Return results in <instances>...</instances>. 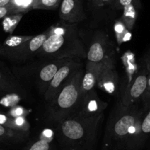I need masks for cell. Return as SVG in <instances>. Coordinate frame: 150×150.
<instances>
[{
    "label": "cell",
    "mask_w": 150,
    "mask_h": 150,
    "mask_svg": "<svg viewBox=\"0 0 150 150\" xmlns=\"http://www.w3.org/2000/svg\"><path fill=\"white\" fill-rule=\"evenodd\" d=\"M145 110L119 101L108 122L102 150L141 149L146 142L141 128Z\"/></svg>",
    "instance_id": "1"
},
{
    "label": "cell",
    "mask_w": 150,
    "mask_h": 150,
    "mask_svg": "<svg viewBox=\"0 0 150 150\" xmlns=\"http://www.w3.org/2000/svg\"><path fill=\"white\" fill-rule=\"evenodd\" d=\"M50 35L36 54L38 58L84 59L87 51L77 24L61 21L49 28Z\"/></svg>",
    "instance_id": "2"
},
{
    "label": "cell",
    "mask_w": 150,
    "mask_h": 150,
    "mask_svg": "<svg viewBox=\"0 0 150 150\" xmlns=\"http://www.w3.org/2000/svg\"><path fill=\"white\" fill-rule=\"evenodd\" d=\"M104 114L84 118L73 116L58 122L57 139L63 150H93Z\"/></svg>",
    "instance_id": "3"
},
{
    "label": "cell",
    "mask_w": 150,
    "mask_h": 150,
    "mask_svg": "<svg viewBox=\"0 0 150 150\" xmlns=\"http://www.w3.org/2000/svg\"><path fill=\"white\" fill-rule=\"evenodd\" d=\"M84 69H79L55 96L48 108V116L54 122L77 115L81 108L83 96L81 83Z\"/></svg>",
    "instance_id": "4"
},
{
    "label": "cell",
    "mask_w": 150,
    "mask_h": 150,
    "mask_svg": "<svg viewBox=\"0 0 150 150\" xmlns=\"http://www.w3.org/2000/svg\"><path fill=\"white\" fill-rule=\"evenodd\" d=\"M70 59L39 58L18 69V74L27 83L33 84L44 95L58 69Z\"/></svg>",
    "instance_id": "5"
},
{
    "label": "cell",
    "mask_w": 150,
    "mask_h": 150,
    "mask_svg": "<svg viewBox=\"0 0 150 150\" xmlns=\"http://www.w3.org/2000/svg\"><path fill=\"white\" fill-rule=\"evenodd\" d=\"M149 71L145 63L141 70L132 78V80L122 87L120 93L119 102L127 107L136 105L141 100L146 90L148 80Z\"/></svg>",
    "instance_id": "6"
},
{
    "label": "cell",
    "mask_w": 150,
    "mask_h": 150,
    "mask_svg": "<svg viewBox=\"0 0 150 150\" xmlns=\"http://www.w3.org/2000/svg\"><path fill=\"white\" fill-rule=\"evenodd\" d=\"M83 66V63L81 62V59H70L58 69L44 94V97L47 103L50 104L52 102L63 86Z\"/></svg>",
    "instance_id": "7"
},
{
    "label": "cell",
    "mask_w": 150,
    "mask_h": 150,
    "mask_svg": "<svg viewBox=\"0 0 150 150\" xmlns=\"http://www.w3.org/2000/svg\"><path fill=\"white\" fill-rule=\"evenodd\" d=\"M119 74L116 68V56L112 54L103 63L96 86L108 94H117L119 89Z\"/></svg>",
    "instance_id": "8"
},
{
    "label": "cell",
    "mask_w": 150,
    "mask_h": 150,
    "mask_svg": "<svg viewBox=\"0 0 150 150\" xmlns=\"http://www.w3.org/2000/svg\"><path fill=\"white\" fill-rule=\"evenodd\" d=\"M112 54L115 53L108 35L102 31L96 32L87 51V61L103 63Z\"/></svg>",
    "instance_id": "9"
},
{
    "label": "cell",
    "mask_w": 150,
    "mask_h": 150,
    "mask_svg": "<svg viewBox=\"0 0 150 150\" xmlns=\"http://www.w3.org/2000/svg\"><path fill=\"white\" fill-rule=\"evenodd\" d=\"M49 35L50 30L48 29L45 32L38 35H33L32 38L28 40L20 47L18 51L11 59V61L16 63H25L28 60H32L33 57H35L38 52L42 47Z\"/></svg>",
    "instance_id": "10"
},
{
    "label": "cell",
    "mask_w": 150,
    "mask_h": 150,
    "mask_svg": "<svg viewBox=\"0 0 150 150\" xmlns=\"http://www.w3.org/2000/svg\"><path fill=\"white\" fill-rule=\"evenodd\" d=\"M59 16L61 21L77 24L86 19L82 0H62Z\"/></svg>",
    "instance_id": "11"
},
{
    "label": "cell",
    "mask_w": 150,
    "mask_h": 150,
    "mask_svg": "<svg viewBox=\"0 0 150 150\" xmlns=\"http://www.w3.org/2000/svg\"><path fill=\"white\" fill-rule=\"evenodd\" d=\"M108 107V103L103 102L99 98L94 90L86 94L83 97L81 108L75 116L84 118L96 117L101 114H104V111Z\"/></svg>",
    "instance_id": "12"
},
{
    "label": "cell",
    "mask_w": 150,
    "mask_h": 150,
    "mask_svg": "<svg viewBox=\"0 0 150 150\" xmlns=\"http://www.w3.org/2000/svg\"><path fill=\"white\" fill-rule=\"evenodd\" d=\"M0 91L27 96V93L8 69L0 66Z\"/></svg>",
    "instance_id": "13"
},
{
    "label": "cell",
    "mask_w": 150,
    "mask_h": 150,
    "mask_svg": "<svg viewBox=\"0 0 150 150\" xmlns=\"http://www.w3.org/2000/svg\"><path fill=\"white\" fill-rule=\"evenodd\" d=\"M102 66V63H95L87 61L81 83V90L83 97L94 90Z\"/></svg>",
    "instance_id": "14"
},
{
    "label": "cell",
    "mask_w": 150,
    "mask_h": 150,
    "mask_svg": "<svg viewBox=\"0 0 150 150\" xmlns=\"http://www.w3.org/2000/svg\"><path fill=\"white\" fill-rule=\"evenodd\" d=\"M33 35H11L8 37L2 45H0V56L11 60L20 47Z\"/></svg>",
    "instance_id": "15"
},
{
    "label": "cell",
    "mask_w": 150,
    "mask_h": 150,
    "mask_svg": "<svg viewBox=\"0 0 150 150\" xmlns=\"http://www.w3.org/2000/svg\"><path fill=\"white\" fill-rule=\"evenodd\" d=\"M29 133L10 129L0 124V141L6 143H19L25 141Z\"/></svg>",
    "instance_id": "16"
},
{
    "label": "cell",
    "mask_w": 150,
    "mask_h": 150,
    "mask_svg": "<svg viewBox=\"0 0 150 150\" xmlns=\"http://www.w3.org/2000/svg\"><path fill=\"white\" fill-rule=\"evenodd\" d=\"M52 138V131L50 129H44L41 133L39 138L32 143L25 150H51Z\"/></svg>",
    "instance_id": "17"
},
{
    "label": "cell",
    "mask_w": 150,
    "mask_h": 150,
    "mask_svg": "<svg viewBox=\"0 0 150 150\" xmlns=\"http://www.w3.org/2000/svg\"><path fill=\"white\" fill-rule=\"evenodd\" d=\"M122 11L123 14L120 19L124 23L127 29L130 31L133 28L138 16L137 8L134 5H130L125 7Z\"/></svg>",
    "instance_id": "18"
},
{
    "label": "cell",
    "mask_w": 150,
    "mask_h": 150,
    "mask_svg": "<svg viewBox=\"0 0 150 150\" xmlns=\"http://www.w3.org/2000/svg\"><path fill=\"white\" fill-rule=\"evenodd\" d=\"M24 14V13H20L11 14L5 17L2 21V28L4 31L11 35L12 34L21 20L22 19Z\"/></svg>",
    "instance_id": "19"
},
{
    "label": "cell",
    "mask_w": 150,
    "mask_h": 150,
    "mask_svg": "<svg viewBox=\"0 0 150 150\" xmlns=\"http://www.w3.org/2000/svg\"><path fill=\"white\" fill-rule=\"evenodd\" d=\"M114 30L116 33V38L119 45L125 41H129L130 38V33L127 29L122 20L119 19L116 21L114 24Z\"/></svg>",
    "instance_id": "20"
},
{
    "label": "cell",
    "mask_w": 150,
    "mask_h": 150,
    "mask_svg": "<svg viewBox=\"0 0 150 150\" xmlns=\"http://www.w3.org/2000/svg\"><path fill=\"white\" fill-rule=\"evenodd\" d=\"M62 0H35L33 10L54 11L60 8Z\"/></svg>",
    "instance_id": "21"
},
{
    "label": "cell",
    "mask_w": 150,
    "mask_h": 150,
    "mask_svg": "<svg viewBox=\"0 0 150 150\" xmlns=\"http://www.w3.org/2000/svg\"><path fill=\"white\" fill-rule=\"evenodd\" d=\"M11 129L30 134V125L26 117L11 118Z\"/></svg>",
    "instance_id": "22"
},
{
    "label": "cell",
    "mask_w": 150,
    "mask_h": 150,
    "mask_svg": "<svg viewBox=\"0 0 150 150\" xmlns=\"http://www.w3.org/2000/svg\"><path fill=\"white\" fill-rule=\"evenodd\" d=\"M35 0H12L11 5L14 7L18 13H26L33 10Z\"/></svg>",
    "instance_id": "23"
},
{
    "label": "cell",
    "mask_w": 150,
    "mask_h": 150,
    "mask_svg": "<svg viewBox=\"0 0 150 150\" xmlns=\"http://www.w3.org/2000/svg\"><path fill=\"white\" fill-rule=\"evenodd\" d=\"M141 128L143 136L146 141L150 135V107L145 110L141 122Z\"/></svg>",
    "instance_id": "24"
},
{
    "label": "cell",
    "mask_w": 150,
    "mask_h": 150,
    "mask_svg": "<svg viewBox=\"0 0 150 150\" xmlns=\"http://www.w3.org/2000/svg\"><path fill=\"white\" fill-rule=\"evenodd\" d=\"M130 5H134L137 8H139L141 7L140 0H115L112 3L113 8L117 10H123L125 7Z\"/></svg>",
    "instance_id": "25"
},
{
    "label": "cell",
    "mask_w": 150,
    "mask_h": 150,
    "mask_svg": "<svg viewBox=\"0 0 150 150\" xmlns=\"http://www.w3.org/2000/svg\"><path fill=\"white\" fill-rule=\"evenodd\" d=\"M29 112L27 110L24 108L23 107L18 106V105H16L13 108H11L10 111L8 112V116L11 118H16V117H26L28 115Z\"/></svg>",
    "instance_id": "26"
},
{
    "label": "cell",
    "mask_w": 150,
    "mask_h": 150,
    "mask_svg": "<svg viewBox=\"0 0 150 150\" xmlns=\"http://www.w3.org/2000/svg\"><path fill=\"white\" fill-rule=\"evenodd\" d=\"M141 100H142L143 103H144V109H148L150 107V73L149 74L146 88V90L144 91V93L143 95Z\"/></svg>",
    "instance_id": "27"
},
{
    "label": "cell",
    "mask_w": 150,
    "mask_h": 150,
    "mask_svg": "<svg viewBox=\"0 0 150 150\" xmlns=\"http://www.w3.org/2000/svg\"><path fill=\"white\" fill-rule=\"evenodd\" d=\"M18 13L12 5H10L8 6L0 7V18H4L5 17L11 15V14Z\"/></svg>",
    "instance_id": "28"
},
{
    "label": "cell",
    "mask_w": 150,
    "mask_h": 150,
    "mask_svg": "<svg viewBox=\"0 0 150 150\" xmlns=\"http://www.w3.org/2000/svg\"><path fill=\"white\" fill-rule=\"evenodd\" d=\"M92 3L96 7H102L106 5L112 4L115 0H91Z\"/></svg>",
    "instance_id": "29"
},
{
    "label": "cell",
    "mask_w": 150,
    "mask_h": 150,
    "mask_svg": "<svg viewBox=\"0 0 150 150\" xmlns=\"http://www.w3.org/2000/svg\"><path fill=\"white\" fill-rule=\"evenodd\" d=\"M144 63H145L146 67V69H147V70H148L149 73H150V51L149 52L148 55H147V57H146Z\"/></svg>",
    "instance_id": "30"
},
{
    "label": "cell",
    "mask_w": 150,
    "mask_h": 150,
    "mask_svg": "<svg viewBox=\"0 0 150 150\" xmlns=\"http://www.w3.org/2000/svg\"><path fill=\"white\" fill-rule=\"evenodd\" d=\"M12 0H0V7H5L11 5Z\"/></svg>",
    "instance_id": "31"
}]
</instances>
